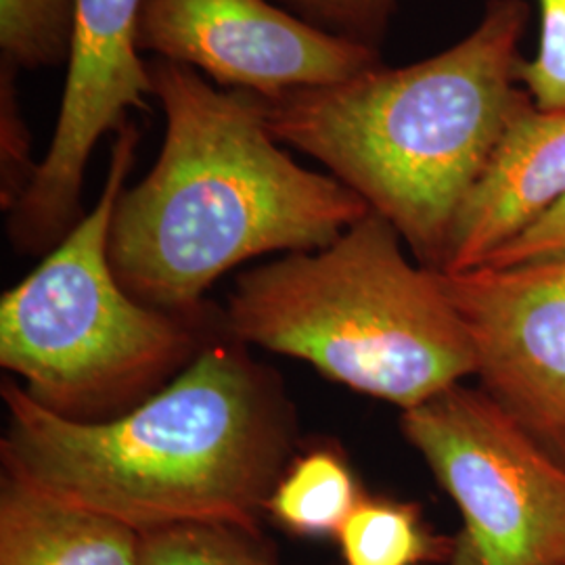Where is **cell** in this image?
Listing matches in <instances>:
<instances>
[{"instance_id":"6da1fadb","label":"cell","mask_w":565,"mask_h":565,"mask_svg":"<svg viewBox=\"0 0 565 565\" xmlns=\"http://www.w3.org/2000/svg\"><path fill=\"white\" fill-rule=\"evenodd\" d=\"M147 70L166 118L162 149L121 191L109 228V260L132 298L181 312L235 266L321 249L371 212L335 177L294 162L254 95L174 61Z\"/></svg>"},{"instance_id":"7a4b0ae2","label":"cell","mask_w":565,"mask_h":565,"mask_svg":"<svg viewBox=\"0 0 565 565\" xmlns=\"http://www.w3.org/2000/svg\"><path fill=\"white\" fill-rule=\"evenodd\" d=\"M4 473L147 534L216 524L256 532L287 445L277 392L214 343L181 375L109 422L72 419L2 385Z\"/></svg>"},{"instance_id":"3957f363","label":"cell","mask_w":565,"mask_h":565,"mask_svg":"<svg viewBox=\"0 0 565 565\" xmlns=\"http://www.w3.org/2000/svg\"><path fill=\"white\" fill-rule=\"evenodd\" d=\"M525 23L524 0H488L463 41L429 60L256 99L277 141L323 163L440 270L465 195L530 97Z\"/></svg>"},{"instance_id":"277c9868","label":"cell","mask_w":565,"mask_h":565,"mask_svg":"<svg viewBox=\"0 0 565 565\" xmlns=\"http://www.w3.org/2000/svg\"><path fill=\"white\" fill-rule=\"evenodd\" d=\"M403 243L371 210L327 247L243 273L226 327L403 411L427 403L476 375V354L440 270Z\"/></svg>"},{"instance_id":"5b68a950","label":"cell","mask_w":565,"mask_h":565,"mask_svg":"<svg viewBox=\"0 0 565 565\" xmlns=\"http://www.w3.org/2000/svg\"><path fill=\"white\" fill-rule=\"evenodd\" d=\"M139 141L132 121L116 132L95 207L0 300V364L63 417L88 419L135 398L193 345L174 312L126 291L109 260L111 218Z\"/></svg>"},{"instance_id":"8992f818","label":"cell","mask_w":565,"mask_h":565,"mask_svg":"<svg viewBox=\"0 0 565 565\" xmlns=\"http://www.w3.org/2000/svg\"><path fill=\"white\" fill-rule=\"evenodd\" d=\"M403 429L461 513L450 565L565 564V463L486 390L455 385Z\"/></svg>"},{"instance_id":"52a82bcc","label":"cell","mask_w":565,"mask_h":565,"mask_svg":"<svg viewBox=\"0 0 565 565\" xmlns=\"http://www.w3.org/2000/svg\"><path fill=\"white\" fill-rule=\"evenodd\" d=\"M145 0H78L60 116L36 177L9 214V237L28 254L53 249L81 223L82 184L103 137L145 109L151 78L139 49Z\"/></svg>"},{"instance_id":"ba28073f","label":"cell","mask_w":565,"mask_h":565,"mask_svg":"<svg viewBox=\"0 0 565 565\" xmlns=\"http://www.w3.org/2000/svg\"><path fill=\"white\" fill-rule=\"evenodd\" d=\"M139 49L260 99L348 81L382 63L377 49L333 36L270 0H145Z\"/></svg>"},{"instance_id":"9c48e42d","label":"cell","mask_w":565,"mask_h":565,"mask_svg":"<svg viewBox=\"0 0 565 565\" xmlns=\"http://www.w3.org/2000/svg\"><path fill=\"white\" fill-rule=\"evenodd\" d=\"M484 390L565 463V256L443 273Z\"/></svg>"},{"instance_id":"30bf717a","label":"cell","mask_w":565,"mask_h":565,"mask_svg":"<svg viewBox=\"0 0 565 565\" xmlns=\"http://www.w3.org/2000/svg\"><path fill=\"white\" fill-rule=\"evenodd\" d=\"M565 202V111L527 97L457 212L443 273L484 266Z\"/></svg>"},{"instance_id":"8fae6325","label":"cell","mask_w":565,"mask_h":565,"mask_svg":"<svg viewBox=\"0 0 565 565\" xmlns=\"http://www.w3.org/2000/svg\"><path fill=\"white\" fill-rule=\"evenodd\" d=\"M141 534L11 476L0 488V565H139Z\"/></svg>"},{"instance_id":"7c38bea8","label":"cell","mask_w":565,"mask_h":565,"mask_svg":"<svg viewBox=\"0 0 565 565\" xmlns=\"http://www.w3.org/2000/svg\"><path fill=\"white\" fill-rule=\"evenodd\" d=\"M361 499L348 465L338 455L321 450L296 461L273 488L264 509L303 536H338Z\"/></svg>"},{"instance_id":"4fadbf2b","label":"cell","mask_w":565,"mask_h":565,"mask_svg":"<svg viewBox=\"0 0 565 565\" xmlns=\"http://www.w3.org/2000/svg\"><path fill=\"white\" fill-rule=\"evenodd\" d=\"M338 541L345 565H417L452 553V543L429 534L417 507L390 501L361 499Z\"/></svg>"},{"instance_id":"5bb4252c","label":"cell","mask_w":565,"mask_h":565,"mask_svg":"<svg viewBox=\"0 0 565 565\" xmlns=\"http://www.w3.org/2000/svg\"><path fill=\"white\" fill-rule=\"evenodd\" d=\"M78 0H0V65L13 72L67 65Z\"/></svg>"},{"instance_id":"9a60e30c","label":"cell","mask_w":565,"mask_h":565,"mask_svg":"<svg viewBox=\"0 0 565 565\" xmlns=\"http://www.w3.org/2000/svg\"><path fill=\"white\" fill-rule=\"evenodd\" d=\"M242 530L216 524H181L141 534L139 565H273Z\"/></svg>"},{"instance_id":"2e32d148","label":"cell","mask_w":565,"mask_h":565,"mask_svg":"<svg viewBox=\"0 0 565 565\" xmlns=\"http://www.w3.org/2000/svg\"><path fill=\"white\" fill-rule=\"evenodd\" d=\"M18 72L0 65V198L9 214L21 202L36 177L39 163L32 160V141L25 118L21 114Z\"/></svg>"},{"instance_id":"e0dca14e","label":"cell","mask_w":565,"mask_h":565,"mask_svg":"<svg viewBox=\"0 0 565 565\" xmlns=\"http://www.w3.org/2000/svg\"><path fill=\"white\" fill-rule=\"evenodd\" d=\"M539 51L520 63L518 78L543 109L565 111V0H539Z\"/></svg>"},{"instance_id":"ac0fdd59","label":"cell","mask_w":565,"mask_h":565,"mask_svg":"<svg viewBox=\"0 0 565 565\" xmlns=\"http://www.w3.org/2000/svg\"><path fill=\"white\" fill-rule=\"evenodd\" d=\"M282 9L324 32L377 49L396 0H277Z\"/></svg>"},{"instance_id":"d6986e66","label":"cell","mask_w":565,"mask_h":565,"mask_svg":"<svg viewBox=\"0 0 565 565\" xmlns=\"http://www.w3.org/2000/svg\"><path fill=\"white\" fill-rule=\"evenodd\" d=\"M565 256V202L559 203L524 235L509 243L484 266H513Z\"/></svg>"},{"instance_id":"ffe728a7","label":"cell","mask_w":565,"mask_h":565,"mask_svg":"<svg viewBox=\"0 0 565 565\" xmlns=\"http://www.w3.org/2000/svg\"><path fill=\"white\" fill-rule=\"evenodd\" d=\"M565 565V564H564Z\"/></svg>"}]
</instances>
